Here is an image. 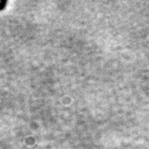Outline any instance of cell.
I'll list each match as a JSON object with an SVG mask.
<instances>
[{
  "mask_svg": "<svg viewBox=\"0 0 149 149\" xmlns=\"http://www.w3.org/2000/svg\"><path fill=\"white\" fill-rule=\"evenodd\" d=\"M7 3H8V2H7L6 0H2V1H0V10L4 9V8H5V6Z\"/></svg>",
  "mask_w": 149,
  "mask_h": 149,
  "instance_id": "6da1fadb",
  "label": "cell"
}]
</instances>
